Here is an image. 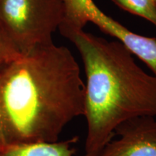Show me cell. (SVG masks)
I'll return each instance as SVG.
<instances>
[{"instance_id":"2","label":"cell","mask_w":156,"mask_h":156,"mask_svg":"<svg viewBox=\"0 0 156 156\" xmlns=\"http://www.w3.org/2000/svg\"><path fill=\"white\" fill-rule=\"evenodd\" d=\"M85 74V155L97 156L123 122L156 117V76L145 73L118 41L81 31L70 41Z\"/></svg>"},{"instance_id":"1","label":"cell","mask_w":156,"mask_h":156,"mask_svg":"<svg viewBox=\"0 0 156 156\" xmlns=\"http://www.w3.org/2000/svg\"><path fill=\"white\" fill-rule=\"evenodd\" d=\"M84 105L85 83L69 48L52 43L22 54L0 68V151L58 141Z\"/></svg>"},{"instance_id":"9","label":"cell","mask_w":156,"mask_h":156,"mask_svg":"<svg viewBox=\"0 0 156 156\" xmlns=\"http://www.w3.org/2000/svg\"><path fill=\"white\" fill-rule=\"evenodd\" d=\"M21 54L0 27V68L19 57Z\"/></svg>"},{"instance_id":"7","label":"cell","mask_w":156,"mask_h":156,"mask_svg":"<svg viewBox=\"0 0 156 156\" xmlns=\"http://www.w3.org/2000/svg\"><path fill=\"white\" fill-rule=\"evenodd\" d=\"M64 9L63 19L59 28L60 34L71 41L78 33L84 30L87 21L84 9L87 0H61Z\"/></svg>"},{"instance_id":"6","label":"cell","mask_w":156,"mask_h":156,"mask_svg":"<svg viewBox=\"0 0 156 156\" xmlns=\"http://www.w3.org/2000/svg\"><path fill=\"white\" fill-rule=\"evenodd\" d=\"M78 140L79 137L75 136L64 141L15 145L0 151V156H75L76 150L73 145Z\"/></svg>"},{"instance_id":"10","label":"cell","mask_w":156,"mask_h":156,"mask_svg":"<svg viewBox=\"0 0 156 156\" xmlns=\"http://www.w3.org/2000/svg\"><path fill=\"white\" fill-rule=\"evenodd\" d=\"M152 1H153V2L155 4V5H156V0H152Z\"/></svg>"},{"instance_id":"3","label":"cell","mask_w":156,"mask_h":156,"mask_svg":"<svg viewBox=\"0 0 156 156\" xmlns=\"http://www.w3.org/2000/svg\"><path fill=\"white\" fill-rule=\"evenodd\" d=\"M63 15L61 0H0V27L21 54L54 43Z\"/></svg>"},{"instance_id":"4","label":"cell","mask_w":156,"mask_h":156,"mask_svg":"<svg viewBox=\"0 0 156 156\" xmlns=\"http://www.w3.org/2000/svg\"><path fill=\"white\" fill-rule=\"evenodd\" d=\"M112 140L97 156H156V119L140 116L116 129Z\"/></svg>"},{"instance_id":"5","label":"cell","mask_w":156,"mask_h":156,"mask_svg":"<svg viewBox=\"0 0 156 156\" xmlns=\"http://www.w3.org/2000/svg\"><path fill=\"white\" fill-rule=\"evenodd\" d=\"M84 13L87 23H93L103 33L119 41L156 76V38L141 36L129 30L101 10L93 0H87Z\"/></svg>"},{"instance_id":"8","label":"cell","mask_w":156,"mask_h":156,"mask_svg":"<svg viewBox=\"0 0 156 156\" xmlns=\"http://www.w3.org/2000/svg\"><path fill=\"white\" fill-rule=\"evenodd\" d=\"M128 12L147 20L156 26V5L152 0H112Z\"/></svg>"}]
</instances>
